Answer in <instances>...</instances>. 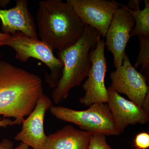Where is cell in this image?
I'll return each mask as SVG.
<instances>
[{
	"label": "cell",
	"mask_w": 149,
	"mask_h": 149,
	"mask_svg": "<svg viewBox=\"0 0 149 149\" xmlns=\"http://www.w3.org/2000/svg\"><path fill=\"white\" fill-rule=\"evenodd\" d=\"M10 1L6 0V1H0V6L2 7H5L10 2Z\"/></svg>",
	"instance_id": "obj_23"
},
{
	"label": "cell",
	"mask_w": 149,
	"mask_h": 149,
	"mask_svg": "<svg viewBox=\"0 0 149 149\" xmlns=\"http://www.w3.org/2000/svg\"><path fill=\"white\" fill-rule=\"evenodd\" d=\"M29 147L28 146L21 142L18 146L12 149H29Z\"/></svg>",
	"instance_id": "obj_22"
},
{
	"label": "cell",
	"mask_w": 149,
	"mask_h": 149,
	"mask_svg": "<svg viewBox=\"0 0 149 149\" xmlns=\"http://www.w3.org/2000/svg\"><path fill=\"white\" fill-rule=\"evenodd\" d=\"M52 106L50 99L43 93L33 111L23 120L21 130L14 139L33 149H42L47 138L44 130L45 116Z\"/></svg>",
	"instance_id": "obj_10"
},
{
	"label": "cell",
	"mask_w": 149,
	"mask_h": 149,
	"mask_svg": "<svg viewBox=\"0 0 149 149\" xmlns=\"http://www.w3.org/2000/svg\"><path fill=\"white\" fill-rule=\"evenodd\" d=\"M140 51L134 67L136 69L141 65V72H143L145 76L149 78V37L139 36Z\"/></svg>",
	"instance_id": "obj_15"
},
{
	"label": "cell",
	"mask_w": 149,
	"mask_h": 149,
	"mask_svg": "<svg viewBox=\"0 0 149 149\" xmlns=\"http://www.w3.org/2000/svg\"><path fill=\"white\" fill-rule=\"evenodd\" d=\"M111 85L109 88L119 94H125L130 101L142 108L149 92L147 79L144 74L133 66L126 53L120 67L111 72Z\"/></svg>",
	"instance_id": "obj_7"
},
{
	"label": "cell",
	"mask_w": 149,
	"mask_h": 149,
	"mask_svg": "<svg viewBox=\"0 0 149 149\" xmlns=\"http://www.w3.org/2000/svg\"><path fill=\"white\" fill-rule=\"evenodd\" d=\"M85 25L105 37L113 15L121 4L111 0H67Z\"/></svg>",
	"instance_id": "obj_8"
},
{
	"label": "cell",
	"mask_w": 149,
	"mask_h": 149,
	"mask_svg": "<svg viewBox=\"0 0 149 149\" xmlns=\"http://www.w3.org/2000/svg\"><path fill=\"white\" fill-rule=\"evenodd\" d=\"M144 2L145 7L143 10L140 9V7L133 10L126 7L135 21L134 26L130 33L131 37H149V1L144 0Z\"/></svg>",
	"instance_id": "obj_14"
},
{
	"label": "cell",
	"mask_w": 149,
	"mask_h": 149,
	"mask_svg": "<svg viewBox=\"0 0 149 149\" xmlns=\"http://www.w3.org/2000/svg\"><path fill=\"white\" fill-rule=\"evenodd\" d=\"M92 134L68 125L47 136L42 149H87Z\"/></svg>",
	"instance_id": "obj_13"
},
{
	"label": "cell",
	"mask_w": 149,
	"mask_h": 149,
	"mask_svg": "<svg viewBox=\"0 0 149 149\" xmlns=\"http://www.w3.org/2000/svg\"><path fill=\"white\" fill-rule=\"evenodd\" d=\"M105 42L100 39L95 47L91 51V66L87 80L83 87L85 93L80 99V103L86 107L96 103H107L108 99V90L105 84L107 68L105 56Z\"/></svg>",
	"instance_id": "obj_6"
},
{
	"label": "cell",
	"mask_w": 149,
	"mask_h": 149,
	"mask_svg": "<svg viewBox=\"0 0 149 149\" xmlns=\"http://www.w3.org/2000/svg\"><path fill=\"white\" fill-rule=\"evenodd\" d=\"M1 54H0V60H1Z\"/></svg>",
	"instance_id": "obj_24"
},
{
	"label": "cell",
	"mask_w": 149,
	"mask_h": 149,
	"mask_svg": "<svg viewBox=\"0 0 149 149\" xmlns=\"http://www.w3.org/2000/svg\"><path fill=\"white\" fill-rule=\"evenodd\" d=\"M142 109H143L147 115L149 116V92L147 94L144 100L142 106Z\"/></svg>",
	"instance_id": "obj_20"
},
{
	"label": "cell",
	"mask_w": 149,
	"mask_h": 149,
	"mask_svg": "<svg viewBox=\"0 0 149 149\" xmlns=\"http://www.w3.org/2000/svg\"><path fill=\"white\" fill-rule=\"evenodd\" d=\"M43 93L40 76L0 61V116L13 118V125H22Z\"/></svg>",
	"instance_id": "obj_1"
},
{
	"label": "cell",
	"mask_w": 149,
	"mask_h": 149,
	"mask_svg": "<svg viewBox=\"0 0 149 149\" xmlns=\"http://www.w3.org/2000/svg\"><path fill=\"white\" fill-rule=\"evenodd\" d=\"M87 149H112L107 143L106 136L95 133L91 136Z\"/></svg>",
	"instance_id": "obj_16"
},
{
	"label": "cell",
	"mask_w": 149,
	"mask_h": 149,
	"mask_svg": "<svg viewBox=\"0 0 149 149\" xmlns=\"http://www.w3.org/2000/svg\"><path fill=\"white\" fill-rule=\"evenodd\" d=\"M13 120L9 118H6L0 116V128H6L13 125Z\"/></svg>",
	"instance_id": "obj_18"
},
{
	"label": "cell",
	"mask_w": 149,
	"mask_h": 149,
	"mask_svg": "<svg viewBox=\"0 0 149 149\" xmlns=\"http://www.w3.org/2000/svg\"><path fill=\"white\" fill-rule=\"evenodd\" d=\"M10 36L9 34H5L3 33L0 32V47L5 45L6 40Z\"/></svg>",
	"instance_id": "obj_21"
},
{
	"label": "cell",
	"mask_w": 149,
	"mask_h": 149,
	"mask_svg": "<svg viewBox=\"0 0 149 149\" xmlns=\"http://www.w3.org/2000/svg\"><path fill=\"white\" fill-rule=\"evenodd\" d=\"M5 45L9 46L15 51V58L19 61L25 62L33 58L42 62L50 71V74L46 72V82L52 88L56 87L61 77L63 64L44 42L17 32L10 35Z\"/></svg>",
	"instance_id": "obj_5"
},
{
	"label": "cell",
	"mask_w": 149,
	"mask_h": 149,
	"mask_svg": "<svg viewBox=\"0 0 149 149\" xmlns=\"http://www.w3.org/2000/svg\"><path fill=\"white\" fill-rule=\"evenodd\" d=\"M134 146L137 149H147L149 147V134L141 132L137 134L134 141Z\"/></svg>",
	"instance_id": "obj_17"
},
{
	"label": "cell",
	"mask_w": 149,
	"mask_h": 149,
	"mask_svg": "<svg viewBox=\"0 0 149 149\" xmlns=\"http://www.w3.org/2000/svg\"><path fill=\"white\" fill-rule=\"evenodd\" d=\"M49 110L58 119L78 125L82 130L91 134L119 135L107 103H96L85 110H76L61 106H52Z\"/></svg>",
	"instance_id": "obj_4"
},
{
	"label": "cell",
	"mask_w": 149,
	"mask_h": 149,
	"mask_svg": "<svg viewBox=\"0 0 149 149\" xmlns=\"http://www.w3.org/2000/svg\"><path fill=\"white\" fill-rule=\"evenodd\" d=\"M0 19L3 33L12 35L19 32L28 37L38 39L37 26L28 8L27 0H16L14 7L0 9Z\"/></svg>",
	"instance_id": "obj_12"
},
{
	"label": "cell",
	"mask_w": 149,
	"mask_h": 149,
	"mask_svg": "<svg viewBox=\"0 0 149 149\" xmlns=\"http://www.w3.org/2000/svg\"><path fill=\"white\" fill-rule=\"evenodd\" d=\"M38 34L51 49L63 50L83 36L85 25L72 6L61 0H43L36 15Z\"/></svg>",
	"instance_id": "obj_2"
},
{
	"label": "cell",
	"mask_w": 149,
	"mask_h": 149,
	"mask_svg": "<svg viewBox=\"0 0 149 149\" xmlns=\"http://www.w3.org/2000/svg\"><path fill=\"white\" fill-rule=\"evenodd\" d=\"M101 35L96 29L85 25L83 36L73 46L58 52L63 64L62 74L52 93L56 104L67 98L71 89L80 85L88 76L91 66V53L95 47Z\"/></svg>",
	"instance_id": "obj_3"
},
{
	"label": "cell",
	"mask_w": 149,
	"mask_h": 149,
	"mask_svg": "<svg viewBox=\"0 0 149 149\" xmlns=\"http://www.w3.org/2000/svg\"><path fill=\"white\" fill-rule=\"evenodd\" d=\"M107 104L111 112L118 133L120 135L129 125L146 124L149 116L143 109L109 87Z\"/></svg>",
	"instance_id": "obj_11"
},
{
	"label": "cell",
	"mask_w": 149,
	"mask_h": 149,
	"mask_svg": "<svg viewBox=\"0 0 149 149\" xmlns=\"http://www.w3.org/2000/svg\"><path fill=\"white\" fill-rule=\"evenodd\" d=\"M13 144L8 139H4L0 142V149H12Z\"/></svg>",
	"instance_id": "obj_19"
},
{
	"label": "cell",
	"mask_w": 149,
	"mask_h": 149,
	"mask_svg": "<svg viewBox=\"0 0 149 149\" xmlns=\"http://www.w3.org/2000/svg\"><path fill=\"white\" fill-rule=\"evenodd\" d=\"M135 24L134 19L126 6L121 4L115 13L107 31L105 45L113 56L116 69L122 64L125 49Z\"/></svg>",
	"instance_id": "obj_9"
}]
</instances>
